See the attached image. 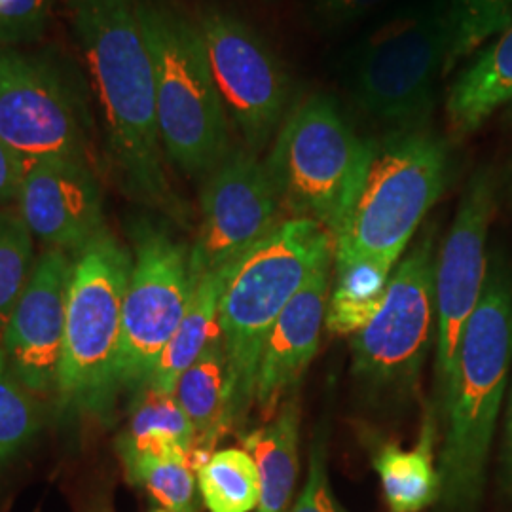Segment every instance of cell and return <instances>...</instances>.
Here are the masks:
<instances>
[{
	"mask_svg": "<svg viewBox=\"0 0 512 512\" xmlns=\"http://www.w3.org/2000/svg\"><path fill=\"white\" fill-rule=\"evenodd\" d=\"M73 29L116 181L131 200L183 217L165 173L154 73L135 0H74Z\"/></svg>",
	"mask_w": 512,
	"mask_h": 512,
	"instance_id": "1",
	"label": "cell"
},
{
	"mask_svg": "<svg viewBox=\"0 0 512 512\" xmlns=\"http://www.w3.org/2000/svg\"><path fill=\"white\" fill-rule=\"evenodd\" d=\"M511 374L512 281L503 262L495 260L452 372L437 395L442 420L439 499L450 511H473L482 497Z\"/></svg>",
	"mask_w": 512,
	"mask_h": 512,
	"instance_id": "2",
	"label": "cell"
},
{
	"mask_svg": "<svg viewBox=\"0 0 512 512\" xmlns=\"http://www.w3.org/2000/svg\"><path fill=\"white\" fill-rule=\"evenodd\" d=\"M334 249V236L319 222L287 217L236 264L219 310L234 427L255 408L258 365L275 321L311 277L334 262Z\"/></svg>",
	"mask_w": 512,
	"mask_h": 512,
	"instance_id": "3",
	"label": "cell"
},
{
	"mask_svg": "<svg viewBox=\"0 0 512 512\" xmlns=\"http://www.w3.org/2000/svg\"><path fill=\"white\" fill-rule=\"evenodd\" d=\"M135 8L152 63L165 158L203 181L234 147L198 19L173 0H135Z\"/></svg>",
	"mask_w": 512,
	"mask_h": 512,
	"instance_id": "4",
	"label": "cell"
},
{
	"mask_svg": "<svg viewBox=\"0 0 512 512\" xmlns=\"http://www.w3.org/2000/svg\"><path fill=\"white\" fill-rule=\"evenodd\" d=\"M374 145L357 135L327 93L302 99L285 116L264 162L283 213L315 220L336 238L365 181Z\"/></svg>",
	"mask_w": 512,
	"mask_h": 512,
	"instance_id": "5",
	"label": "cell"
},
{
	"mask_svg": "<svg viewBox=\"0 0 512 512\" xmlns=\"http://www.w3.org/2000/svg\"><path fill=\"white\" fill-rule=\"evenodd\" d=\"M448 177L450 150L437 133L399 129L376 141L365 181L334 238V258H378L397 266Z\"/></svg>",
	"mask_w": 512,
	"mask_h": 512,
	"instance_id": "6",
	"label": "cell"
},
{
	"mask_svg": "<svg viewBox=\"0 0 512 512\" xmlns=\"http://www.w3.org/2000/svg\"><path fill=\"white\" fill-rule=\"evenodd\" d=\"M129 272L131 251L109 228L74 255L55 391L65 406L103 410L120 389L118 363Z\"/></svg>",
	"mask_w": 512,
	"mask_h": 512,
	"instance_id": "7",
	"label": "cell"
},
{
	"mask_svg": "<svg viewBox=\"0 0 512 512\" xmlns=\"http://www.w3.org/2000/svg\"><path fill=\"white\" fill-rule=\"evenodd\" d=\"M446 8H414L389 19L349 55V99L370 118L399 129L423 128L448 55Z\"/></svg>",
	"mask_w": 512,
	"mask_h": 512,
	"instance_id": "8",
	"label": "cell"
},
{
	"mask_svg": "<svg viewBox=\"0 0 512 512\" xmlns=\"http://www.w3.org/2000/svg\"><path fill=\"white\" fill-rule=\"evenodd\" d=\"M86 90L59 57L0 46V141L25 165L88 160Z\"/></svg>",
	"mask_w": 512,
	"mask_h": 512,
	"instance_id": "9",
	"label": "cell"
},
{
	"mask_svg": "<svg viewBox=\"0 0 512 512\" xmlns=\"http://www.w3.org/2000/svg\"><path fill=\"white\" fill-rule=\"evenodd\" d=\"M131 272L124 298L118 387L145 389L188 310L194 279L190 247L154 220L131 226Z\"/></svg>",
	"mask_w": 512,
	"mask_h": 512,
	"instance_id": "10",
	"label": "cell"
},
{
	"mask_svg": "<svg viewBox=\"0 0 512 512\" xmlns=\"http://www.w3.org/2000/svg\"><path fill=\"white\" fill-rule=\"evenodd\" d=\"M435 234L425 230L389 277L384 302L351 336L353 372L374 385H414L435 325Z\"/></svg>",
	"mask_w": 512,
	"mask_h": 512,
	"instance_id": "11",
	"label": "cell"
},
{
	"mask_svg": "<svg viewBox=\"0 0 512 512\" xmlns=\"http://www.w3.org/2000/svg\"><path fill=\"white\" fill-rule=\"evenodd\" d=\"M198 25L228 118L245 148L260 154L291 110V76L274 48L238 16L209 6Z\"/></svg>",
	"mask_w": 512,
	"mask_h": 512,
	"instance_id": "12",
	"label": "cell"
},
{
	"mask_svg": "<svg viewBox=\"0 0 512 512\" xmlns=\"http://www.w3.org/2000/svg\"><path fill=\"white\" fill-rule=\"evenodd\" d=\"M266 164L249 148H232L205 179L200 224L190 245L194 285L209 272L236 264L283 220Z\"/></svg>",
	"mask_w": 512,
	"mask_h": 512,
	"instance_id": "13",
	"label": "cell"
},
{
	"mask_svg": "<svg viewBox=\"0 0 512 512\" xmlns=\"http://www.w3.org/2000/svg\"><path fill=\"white\" fill-rule=\"evenodd\" d=\"M497 207V181L488 167L478 169L446 234L435 270V378L437 395L458 355L490 272L488 236Z\"/></svg>",
	"mask_w": 512,
	"mask_h": 512,
	"instance_id": "14",
	"label": "cell"
},
{
	"mask_svg": "<svg viewBox=\"0 0 512 512\" xmlns=\"http://www.w3.org/2000/svg\"><path fill=\"white\" fill-rule=\"evenodd\" d=\"M73 266V255L44 249L16 308L0 330V349L8 366L38 399L57 391Z\"/></svg>",
	"mask_w": 512,
	"mask_h": 512,
	"instance_id": "15",
	"label": "cell"
},
{
	"mask_svg": "<svg viewBox=\"0 0 512 512\" xmlns=\"http://www.w3.org/2000/svg\"><path fill=\"white\" fill-rule=\"evenodd\" d=\"M16 209L44 249L73 256L107 228L103 190L90 160L27 165Z\"/></svg>",
	"mask_w": 512,
	"mask_h": 512,
	"instance_id": "16",
	"label": "cell"
},
{
	"mask_svg": "<svg viewBox=\"0 0 512 512\" xmlns=\"http://www.w3.org/2000/svg\"><path fill=\"white\" fill-rule=\"evenodd\" d=\"M332 264L323 266L287 304L262 349L256 374L255 408L264 420H270L291 397L317 355L321 330L325 327Z\"/></svg>",
	"mask_w": 512,
	"mask_h": 512,
	"instance_id": "17",
	"label": "cell"
},
{
	"mask_svg": "<svg viewBox=\"0 0 512 512\" xmlns=\"http://www.w3.org/2000/svg\"><path fill=\"white\" fill-rule=\"evenodd\" d=\"M512 99V21L450 86L444 112L450 133L461 139L482 128Z\"/></svg>",
	"mask_w": 512,
	"mask_h": 512,
	"instance_id": "18",
	"label": "cell"
},
{
	"mask_svg": "<svg viewBox=\"0 0 512 512\" xmlns=\"http://www.w3.org/2000/svg\"><path fill=\"white\" fill-rule=\"evenodd\" d=\"M173 397L192 423L196 440L190 458L198 471L203 461L215 452L219 440L234 429L230 412V372L220 336L184 370Z\"/></svg>",
	"mask_w": 512,
	"mask_h": 512,
	"instance_id": "19",
	"label": "cell"
},
{
	"mask_svg": "<svg viewBox=\"0 0 512 512\" xmlns=\"http://www.w3.org/2000/svg\"><path fill=\"white\" fill-rule=\"evenodd\" d=\"M300 403L289 397L266 425L243 437V448L255 459L260 478L256 512H287L298 476Z\"/></svg>",
	"mask_w": 512,
	"mask_h": 512,
	"instance_id": "20",
	"label": "cell"
},
{
	"mask_svg": "<svg viewBox=\"0 0 512 512\" xmlns=\"http://www.w3.org/2000/svg\"><path fill=\"white\" fill-rule=\"evenodd\" d=\"M236 264L220 268L217 272H209L196 281L183 321L162 351L147 387L173 395L184 370L220 336V300Z\"/></svg>",
	"mask_w": 512,
	"mask_h": 512,
	"instance_id": "21",
	"label": "cell"
},
{
	"mask_svg": "<svg viewBox=\"0 0 512 512\" xmlns=\"http://www.w3.org/2000/svg\"><path fill=\"white\" fill-rule=\"evenodd\" d=\"M395 266L378 258H334L325 327L338 336L365 329L384 302Z\"/></svg>",
	"mask_w": 512,
	"mask_h": 512,
	"instance_id": "22",
	"label": "cell"
},
{
	"mask_svg": "<svg viewBox=\"0 0 512 512\" xmlns=\"http://www.w3.org/2000/svg\"><path fill=\"white\" fill-rule=\"evenodd\" d=\"M385 501L391 512H420L439 499V467L435 465V425L431 414L412 450L385 444L374 456Z\"/></svg>",
	"mask_w": 512,
	"mask_h": 512,
	"instance_id": "23",
	"label": "cell"
},
{
	"mask_svg": "<svg viewBox=\"0 0 512 512\" xmlns=\"http://www.w3.org/2000/svg\"><path fill=\"white\" fill-rule=\"evenodd\" d=\"M194 429L173 395L150 387L135 393L128 429L118 439L120 452H188L194 450Z\"/></svg>",
	"mask_w": 512,
	"mask_h": 512,
	"instance_id": "24",
	"label": "cell"
},
{
	"mask_svg": "<svg viewBox=\"0 0 512 512\" xmlns=\"http://www.w3.org/2000/svg\"><path fill=\"white\" fill-rule=\"evenodd\" d=\"M129 484L143 488L160 509L202 512L196 469L188 452H120Z\"/></svg>",
	"mask_w": 512,
	"mask_h": 512,
	"instance_id": "25",
	"label": "cell"
},
{
	"mask_svg": "<svg viewBox=\"0 0 512 512\" xmlns=\"http://www.w3.org/2000/svg\"><path fill=\"white\" fill-rule=\"evenodd\" d=\"M207 512H251L260 501L255 459L245 448L215 450L196 471Z\"/></svg>",
	"mask_w": 512,
	"mask_h": 512,
	"instance_id": "26",
	"label": "cell"
},
{
	"mask_svg": "<svg viewBox=\"0 0 512 512\" xmlns=\"http://www.w3.org/2000/svg\"><path fill=\"white\" fill-rule=\"evenodd\" d=\"M446 21L450 42L444 74L511 25L512 0H450Z\"/></svg>",
	"mask_w": 512,
	"mask_h": 512,
	"instance_id": "27",
	"label": "cell"
},
{
	"mask_svg": "<svg viewBox=\"0 0 512 512\" xmlns=\"http://www.w3.org/2000/svg\"><path fill=\"white\" fill-rule=\"evenodd\" d=\"M37 264L35 238L18 209H0V330L18 304Z\"/></svg>",
	"mask_w": 512,
	"mask_h": 512,
	"instance_id": "28",
	"label": "cell"
},
{
	"mask_svg": "<svg viewBox=\"0 0 512 512\" xmlns=\"http://www.w3.org/2000/svg\"><path fill=\"white\" fill-rule=\"evenodd\" d=\"M38 429V397L19 382L0 349V465L16 458Z\"/></svg>",
	"mask_w": 512,
	"mask_h": 512,
	"instance_id": "29",
	"label": "cell"
},
{
	"mask_svg": "<svg viewBox=\"0 0 512 512\" xmlns=\"http://www.w3.org/2000/svg\"><path fill=\"white\" fill-rule=\"evenodd\" d=\"M55 0H0V46H21L42 37Z\"/></svg>",
	"mask_w": 512,
	"mask_h": 512,
	"instance_id": "30",
	"label": "cell"
},
{
	"mask_svg": "<svg viewBox=\"0 0 512 512\" xmlns=\"http://www.w3.org/2000/svg\"><path fill=\"white\" fill-rule=\"evenodd\" d=\"M291 512H348L332 492L327 467V446L323 439L313 440L308 480L296 497Z\"/></svg>",
	"mask_w": 512,
	"mask_h": 512,
	"instance_id": "31",
	"label": "cell"
},
{
	"mask_svg": "<svg viewBox=\"0 0 512 512\" xmlns=\"http://www.w3.org/2000/svg\"><path fill=\"white\" fill-rule=\"evenodd\" d=\"M25 162L0 141V209L14 207L25 175Z\"/></svg>",
	"mask_w": 512,
	"mask_h": 512,
	"instance_id": "32",
	"label": "cell"
},
{
	"mask_svg": "<svg viewBox=\"0 0 512 512\" xmlns=\"http://www.w3.org/2000/svg\"><path fill=\"white\" fill-rule=\"evenodd\" d=\"M384 0H313L317 12L332 23H348L380 6Z\"/></svg>",
	"mask_w": 512,
	"mask_h": 512,
	"instance_id": "33",
	"label": "cell"
},
{
	"mask_svg": "<svg viewBox=\"0 0 512 512\" xmlns=\"http://www.w3.org/2000/svg\"><path fill=\"white\" fill-rule=\"evenodd\" d=\"M501 461H503V478H505V486H507V490H509V492H512V374L509 391H507V406H505Z\"/></svg>",
	"mask_w": 512,
	"mask_h": 512,
	"instance_id": "34",
	"label": "cell"
},
{
	"mask_svg": "<svg viewBox=\"0 0 512 512\" xmlns=\"http://www.w3.org/2000/svg\"><path fill=\"white\" fill-rule=\"evenodd\" d=\"M88 512H112V509H110L107 503H99V505H93V507H90Z\"/></svg>",
	"mask_w": 512,
	"mask_h": 512,
	"instance_id": "35",
	"label": "cell"
},
{
	"mask_svg": "<svg viewBox=\"0 0 512 512\" xmlns=\"http://www.w3.org/2000/svg\"><path fill=\"white\" fill-rule=\"evenodd\" d=\"M505 120L512 126V99L507 103V107H505Z\"/></svg>",
	"mask_w": 512,
	"mask_h": 512,
	"instance_id": "36",
	"label": "cell"
},
{
	"mask_svg": "<svg viewBox=\"0 0 512 512\" xmlns=\"http://www.w3.org/2000/svg\"><path fill=\"white\" fill-rule=\"evenodd\" d=\"M152 512H169V511H165V509H160V507H158V509H154V511Z\"/></svg>",
	"mask_w": 512,
	"mask_h": 512,
	"instance_id": "37",
	"label": "cell"
}]
</instances>
